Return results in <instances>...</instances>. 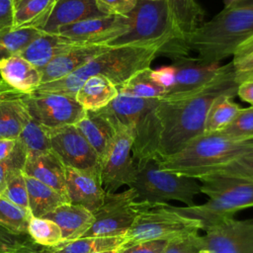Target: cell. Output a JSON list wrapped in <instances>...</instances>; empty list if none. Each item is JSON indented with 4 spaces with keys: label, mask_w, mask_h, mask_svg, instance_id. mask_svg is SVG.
<instances>
[{
    "label": "cell",
    "mask_w": 253,
    "mask_h": 253,
    "mask_svg": "<svg viewBox=\"0 0 253 253\" xmlns=\"http://www.w3.org/2000/svg\"><path fill=\"white\" fill-rule=\"evenodd\" d=\"M74 126L96 151L101 162L116 134L115 126L95 111H87L85 117Z\"/></svg>",
    "instance_id": "24"
},
{
    "label": "cell",
    "mask_w": 253,
    "mask_h": 253,
    "mask_svg": "<svg viewBox=\"0 0 253 253\" xmlns=\"http://www.w3.org/2000/svg\"><path fill=\"white\" fill-rule=\"evenodd\" d=\"M163 253H207L203 236L196 234L168 242Z\"/></svg>",
    "instance_id": "42"
},
{
    "label": "cell",
    "mask_w": 253,
    "mask_h": 253,
    "mask_svg": "<svg viewBox=\"0 0 253 253\" xmlns=\"http://www.w3.org/2000/svg\"><path fill=\"white\" fill-rule=\"evenodd\" d=\"M126 29V16H105L61 27L55 34L73 44H107Z\"/></svg>",
    "instance_id": "16"
},
{
    "label": "cell",
    "mask_w": 253,
    "mask_h": 253,
    "mask_svg": "<svg viewBox=\"0 0 253 253\" xmlns=\"http://www.w3.org/2000/svg\"><path fill=\"white\" fill-rule=\"evenodd\" d=\"M31 213L0 196V227L17 235L28 234Z\"/></svg>",
    "instance_id": "35"
},
{
    "label": "cell",
    "mask_w": 253,
    "mask_h": 253,
    "mask_svg": "<svg viewBox=\"0 0 253 253\" xmlns=\"http://www.w3.org/2000/svg\"><path fill=\"white\" fill-rule=\"evenodd\" d=\"M173 25L185 42L203 24L204 11L196 0H166Z\"/></svg>",
    "instance_id": "27"
},
{
    "label": "cell",
    "mask_w": 253,
    "mask_h": 253,
    "mask_svg": "<svg viewBox=\"0 0 253 253\" xmlns=\"http://www.w3.org/2000/svg\"><path fill=\"white\" fill-rule=\"evenodd\" d=\"M204 231L207 253H253V217L226 218Z\"/></svg>",
    "instance_id": "15"
},
{
    "label": "cell",
    "mask_w": 253,
    "mask_h": 253,
    "mask_svg": "<svg viewBox=\"0 0 253 253\" xmlns=\"http://www.w3.org/2000/svg\"><path fill=\"white\" fill-rule=\"evenodd\" d=\"M134 167V176L128 188L135 191L139 201L151 204L177 201L186 207L196 205L195 197L201 194L199 180L164 170L155 158Z\"/></svg>",
    "instance_id": "8"
},
{
    "label": "cell",
    "mask_w": 253,
    "mask_h": 253,
    "mask_svg": "<svg viewBox=\"0 0 253 253\" xmlns=\"http://www.w3.org/2000/svg\"><path fill=\"white\" fill-rule=\"evenodd\" d=\"M56 0H14L13 29L43 27Z\"/></svg>",
    "instance_id": "28"
},
{
    "label": "cell",
    "mask_w": 253,
    "mask_h": 253,
    "mask_svg": "<svg viewBox=\"0 0 253 253\" xmlns=\"http://www.w3.org/2000/svg\"><path fill=\"white\" fill-rule=\"evenodd\" d=\"M29 116L47 128L75 125L86 110L74 97L54 92H32L20 96Z\"/></svg>",
    "instance_id": "12"
},
{
    "label": "cell",
    "mask_w": 253,
    "mask_h": 253,
    "mask_svg": "<svg viewBox=\"0 0 253 253\" xmlns=\"http://www.w3.org/2000/svg\"><path fill=\"white\" fill-rule=\"evenodd\" d=\"M161 55L158 48L139 46L109 47L64 78L41 84L34 92H54L75 98L78 89L91 76L102 75L117 87L136 72L150 67Z\"/></svg>",
    "instance_id": "3"
},
{
    "label": "cell",
    "mask_w": 253,
    "mask_h": 253,
    "mask_svg": "<svg viewBox=\"0 0 253 253\" xmlns=\"http://www.w3.org/2000/svg\"><path fill=\"white\" fill-rule=\"evenodd\" d=\"M1 197L30 212L27 184L22 169L15 168L9 172L6 180V188Z\"/></svg>",
    "instance_id": "38"
},
{
    "label": "cell",
    "mask_w": 253,
    "mask_h": 253,
    "mask_svg": "<svg viewBox=\"0 0 253 253\" xmlns=\"http://www.w3.org/2000/svg\"><path fill=\"white\" fill-rule=\"evenodd\" d=\"M119 95L117 86L102 75L89 77L78 89L75 99L86 111H98Z\"/></svg>",
    "instance_id": "25"
},
{
    "label": "cell",
    "mask_w": 253,
    "mask_h": 253,
    "mask_svg": "<svg viewBox=\"0 0 253 253\" xmlns=\"http://www.w3.org/2000/svg\"><path fill=\"white\" fill-rule=\"evenodd\" d=\"M231 60L236 73V79L253 72V36L239 44Z\"/></svg>",
    "instance_id": "40"
},
{
    "label": "cell",
    "mask_w": 253,
    "mask_h": 253,
    "mask_svg": "<svg viewBox=\"0 0 253 253\" xmlns=\"http://www.w3.org/2000/svg\"><path fill=\"white\" fill-rule=\"evenodd\" d=\"M45 250L46 248H41V246L37 245L33 240H30L18 250H16L15 253H44Z\"/></svg>",
    "instance_id": "49"
},
{
    "label": "cell",
    "mask_w": 253,
    "mask_h": 253,
    "mask_svg": "<svg viewBox=\"0 0 253 253\" xmlns=\"http://www.w3.org/2000/svg\"><path fill=\"white\" fill-rule=\"evenodd\" d=\"M125 236H90L63 242L54 248H46L49 253H97L121 247Z\"/></svg>",
    "instance_id": "31"
},
{
    "label": "cell",
    "mask_w": 253,
    "mask_h": 253,
    "mask_svg": "<svg viewBox=\"0 0 253 253\" xmlns=\"http://www.w3.org/2000/svg\"><path fill=\"white\" fill-rule=\"evenodd\" d=\"M40 34L41 31L33 28L12 29L0 32V60L20 53Z\"/></svg>",
    "instance_id": "36"
},
{
    "label": "cell",
    "mask_w": 253,
    "mask_h": 253,
    "mask_svg": "<svg viewBox=\"0 0 253 253\" xmlns=\"http://www.w3.org/2000/svg\"><path fill=\"white\" fill-rule=\"evenodd\" d=\"M30 118L20 97H0V139H17Z\"/></svg>",
    "instance_id": "29"
},
{
    "label": "cell",
    "mask_w": 253,
    "mask_h": 253,
    "mask_svg": "<svg viewBox=\"0 0 253 253\" xmlns=\"http://www.w3.org/2000/svg\"><path fill=\"white\" fill-rule=\"evenodd\" d=\"M41 84V71L20 53L0 60V97L30 94Z\"/></svg>",
    "instance_id": "17"
},
{
    "label": "cell",
    "mask_w": 253,
    "mask_h": 253,
    "mask_svg": "<svg viewBox=\"0 0 253 253\" xmlns=\"http://www.w3.org/2000/svg\"><path fill=\"white\" fill-rule=\"evenodd\" d=\"M168 241L150 240L133 243L127 246H121L118 253H163Z\"/></svg>",
    "instance_id": "44"
},
{
    "label": "cell",
    "mask_w": 253,
    "mask_h": 253,
    "mask_svg": "<svg viewBox=\"0 0 253 253\" xmlns=\"http://www.w3.org/2000/svg\"><path fill=\"white\" fill-rule=\"evenodd\" d=\"M150 205L151 203L139 201L131 188L123 192L106 193L103 205L93 213L94 221L83 237L125 236L137 215Z\"/></svg>",
    "instance_id": "10"
},
{
    "label": "cell",
    "mask_w": 253,
    "mask_h": 253,
    "mask_svg": "<svg viewBox=\"0 0 253 253\" xmlns=\"http://www.w3.org/2000/svg\"><path fill=\"white\" fill-rule=\"evenodd\" d=\"M108 46L155 47L161 55L175 60L187 57L189 50L175 30L166 0H138L126 16V31Z\"/></svg>",
    "instance_id": "2"
},
{
    "label": "cell",
    "mask_w": 253,
    "mask_h": 253,
    "mask_svg": "<svg viewBox=\"0 0 253 253\" xmlns=\"http://www.w3.org/2000/svg\"><path fill=\"white\" fill-rule=\"evenodd\" d=\"M28 235L37 245L43 248H54L63 242L59 226L45 217L31 216Z\"/></svg>",
    "instance_id": "34"
},
{
    "label": "cell",
    "mask_w": 253,
    "mask_h": 253,
    "mask_svg": "<svg viewBox=\"0 0 253 253\" xmlns=\"http://www.w3.org/2000/svg\"><path fill=\"white\" fill-rule=\"evenodd\" d=\"M99 8L108 16L126 17L134 8L136 0H96Z\"/></svg>",
    "instance_id": "43"
},
{
    "label": "cell",
    "mask_w": 253,
    "mask_h": 253,
    "mask_svg": "<svg viewBox=\"0 0 253 253\" xmlns=\"http://www.w3.org/2000/svg\"><path fill=\"white\" fill-rule=\"evenodd\" d=\"M75 45L77 44L69 42L57 34L41 32V34L34 39L20 52V54L39 70H42L55 57L66 52Z\"/></svg>",
    "instance_id": "23"
},
{
    "label": "cell",
    "mask_w": 253,
    "mask_h": 253,
    "mask_svg": "<svg viewBox=\"0 0 253 253\" xmlns=\"http://www.w3.org/2000/svg\"><path fill=\"white\" fill-rule=\"evenodd\" d=\"M240 0H225V6H230L232 4H235L237 2H239Z\"/></svg>",
    "instance_id": "51"
},
{
    "label": "cell",
    "mask_w": 253,
    "mask_h": 253,
    "mask_svg": "<svg viewBox=\"0 0 253 253\" xmlns=\"http://www.w3.org/2000/svg\"><path fill=\"white\" fill-rule=\"evenodd\" d=\"M13 253H15V252H13Z\"/></svg>",
    "instance_id": "55"
},
{
    "label": "cell",
    "mask_w": 253,
    "mask_h": 253,
    "mask_svg": "<svg viewBox=\"0 0 253 253\" xmlns=\"http://www.w3.org/2000/svg\"><path fill=\"white\" fill-rule=\"evenodd\" d=\"M134 133L128 126H117L116 134L100 162V180L106 193L129 186L134 176L132 157Z\"/></svg>",
    "instance_id": "13"
},
{
    "label": "cell",
    "mask_w": 253,
    "mask_h": 253,
    "mask_svg": "<svg viewBox=\"0 0 253 253\" xmlns=\"http://www.w3.org/2000/svg\"><path fill=\"white\" fill-rule=\"evenodd\" d=\"M44 253H49V252H47V249H46V250H45V252H44Z\"/></svg>",
    "instance_id": "53"
},
{
    "label": "cell",
    "mask_w": 253,
    "mask_h": 253,
    "mask_svg": "<svg viewBox=\"0 0 253 253\" xmlns=\"http://www.w3.org/2000/svg\"><path fill=\"white\" fill-rule=\"evenodd\" d=\"M218 132L235 140L253 139V106L240 109L231 123Z\"/></svg>",
    "instance_id": "39"
},
{
    "label": "cell",
    "mask_w": 253,
    "mask_h": 253,
    "mask_svg": "<svg viewBox=\"0 0 253 253\" xmlns=\"http://www.w3.org/2000/svg\"><path fill=\"white\" fill-rule=\"evenodd\" d=\"M42 217L51 219L59 226L63 242L83 237L94 221L93 212L71 203L63 204Z\"/></svg>",
    "instance_id": "22"
},
{
    "label": "cell",
    "mask_w": 253,
    "mask_h": 253,
    "mask_svg": "<svg viewBox=\"0 0 253 253\" xmlns=\"http://www.w3.org/2000/svg\"><path fill=\"white\" fill-rule=\"evenodd\" d=\"M239 82L232 62L222 65L216 76L192 92L159 99L156 117L160 135L156 159L174 155L205 131L207 114L221 95L234 97Z\"/></svg>",
    "instance_id": "1"
},
{
    "label": "cell",
    "mask_w": 253,
    "mask_h": 253,
    "mask_svg": "<svg viewBox=\"0 0 253 253\" xmlns=\"http://www.w3.org/2000/svg\"><path fill=\"white\" fill-rule=\"evenodd\" d=\"M109 47L107 44H79L73 46L40 70L42 84L66 77Z\"/></svg>",
    "instance_id": "20"
},
{
    "label": "cell",
    "mask_w": 253,
    "mask_h": 253,
    "mask_svg": "<svg viewBox=\"0 0 253 253\" xmlns=\"http://www.w3.org/2000/svg\"><path fill=\"white\" fill-rule=\"evenodd\" d=\"M232 98L229 95H221L212 102L207 114L204 133L220 131L231 123L240 110Z\"/></svg>",
    "instance_id": "32"
},
{
    "label": "cell",
    "mask_w": 253,
    "mask_h": 253,
    "mask_svg": "<svg viewBox=\"0 0 253 253\" xmlns=\"http://www.w3.org/2000/svg\"><path fill=\"white\" fill-rule=\"evenodd\" d=\"M105 16L96 0H56L41 32L55 34L61 27Z\"/></svg>",
    "instance_id": "19"
},
{
    "label": "cell",
    "mask_w": 253,
    "mask_h": 253,
    "mask_svg": "<svg viewBox=\"0 0 253 253\" xmlns=\"http://www.w3.org/2000/svg\"><path fill=\"white\" fill-rule=\"evenodd\" d=\"M199 181L201 193L209 198L206 203L192 207L168 206L183 215L199 219L203 230L233 217L238 211L253 208V182L223 177H204Z\"/></svg>",
    "instance_id": "7"
},
{
    "label": "cell",
    "mask_w": 253,
    "mask_h": 253,
    "mask_svg": "<svg viewBox=\"0 0 253 253\" xmlns=\"http://www.w3.org/2000/svg\"><path fill=\"white\" fill-rule=\"evenodd\" d=\"M51 150L64 166L100 175V158L74 125L49 128Z\"/></svg>",
    "instance_id": "14"
},
{
    "label": "cell",
    "mask_w": 253,
    "mask_h": 253,
    "mask_svg": "<svg viewBox=\"0 0 253 253\" xmlns=\"http://www.w3.org/2000/svg\"><path fill=\"white\" fill-rule=\"evenodd\" d=\"M253 150V139L235 140L218 131L203 133L174 155L157 159L162 169L200 179Z\"/></svg>",
    "instance_id": "5"
},
{
    "label": "cell",
    "mask_w": 253,
    "mask_h": 253,
    "mask_svg": "<svg viewBox=\"0 0 253 253\" xmlns=\"http://www.w3.org/2000/svg\"><path fill=\"white\" fill-rule=\"evenodd\" d=\"M17 140L27 151V155L45 153L51 150L49 128L41 125L31 117L25 124Z\"/></svg>",
    "instance_id": "33"
},
{
    "label": "cell",
    "mask_w": 253,
    "mask_h": 253,
    "mask_svg": "<svg viewBox=\"0 0 253 253\" xmlns=\"http://www.w3.org/2000/svg\"><path fill=\"white\" fill-rule=\"evenodd\" d=\"M16 145V139L1 138L0 139V162L6 160L13 152Z\"/></svg>",
    "instance_id": "48"
},
{
    "label": "cell",
    "mask_w": 253,
    "mask_h": 253,
    "mask_svg": "<svg viewBox=\"0 0 253 253\" xmlns=\"http://www.w3.org/2000/svg\"><path fill=\"white\" fill-rule=\"evenodd\" d=\"M23 173L66 196L65 166L52 150L27 155Z\"/></svg>",
    "instance_id": "21"
},
{
    "label": "cell",
    "mask_w": 253,
    "mask_h": 253,
    "mask_svg": "<svg viewBox=\"0 0 253 253\" xmlns=\"http://www.w3.org/2000/svg\"><path fill=\"white\" fill-rule=\"evenodd\" d=\"M120 248V247H119ZM119 248H116V249H112V250H106V251H101V252H97V253H118V249Z\"/></svg>",
    "instance_id": "52"
},
{
    "label": "cell",
    "mask_w": 253,
    "mask_h": 253,
    "mask_svg": "<svg viewBox=\"0 0 253 253\" xmlns=\"http://www.w3.org/2000/svg\"><path fill=\"white\" fill-rule=\"evenodd\" d=\"M221 67L219 62L183 57L173 64L152 69V76L165 89L164 97L177 96L203 87L216 76Z\"/></svg>",
    "instance_id": "11"
},
{
    "label": "cell",
    "mask_w": 253,
    "mask_h": 253,
    "mask_svg": "<svg viewBox=\"0 0 253 253\" xmlns=\"http://www.w3.org/2000/svg\"><path fill=\"white\" fill-rule=\"evenodd\" d=\"M245 80H253V72L252 73H249V74H246L244 76H241L237 79V81L240 83L242 81H245Z\"/></svg>",
    "instance_id": "50"
},
{
    "label": "cell",
    "mask_w": 253,
    "mask_h": 253,
    "mask_svg": "<svg viewBox=\"0 0 253 253\" xmlns=\"http://www.w3.org/2000/svg\"><path fill=\"white\" fill-rule=\"evenodd\" d=\"M117 88L119 94L142 99H162L166 95L165 89L153 78L150 67L136 72Z\"/></svg>",
    "instance_id": "30"
},
{
    "label": "cell",
    "mask_w": 253,
    "mask_h": 253,
    "mask_svg": "<svg viewBox=\"0 0 253 253\" xmlns=\"http://www.w3.org/2000/svg\"><path fill=\"white\" fill-rule=\"evenodd\" d=\"M158 101L159 99H142L119 94L106 107L95 111L108 119L115 128L121 126L133 129L134 165L157 157L160 135L156 117Z\"/></svg>",
    "instance_id": "6"
},
{
    "label": "cell",
    "mask_w": 253,
    "mask_h": 253,
    "mask_svg": "<svg viewBox=\"0 0 253 253\" xmlns=\"http://www.w3.org/2000/svg\"><path fill=\"white\" fill-rule=\"evenodd\" d=\"M25 179L28 190L29 211L32 216L42 217L63 204L69 203L66 196L53 188L27 175H25Z\"/></svg>",
    "instance_id": "26"
},
{
    "label": "cell",
    "mask_w": 253,
    "mask_h": 253,
    "mask_svg": "<svg viewBox=\"0 0 253 253\" xmlns=\"http://www.w3.org/2000/svg\"><path fill=\"white\" fill-rule=\"evenodd\" d=\"M237 96L244 102L253 106V80H245L239 83L237 88Z\"/></svg>",
    "instance_id": "47"
},
{
    "label": "cell",
    "mask_w": 253,
    "mask_h": 253,
    "mask_svg": "<svg viewBox=\"0 0 253 253\" xmlns=\"http://www.w3.org/2000/svg\"><path fill=\"white\" fill-rule=\"evenodd\" d=\"M65 187L69 203L81 206L93 213L100 209L106 197L99 174L67 166Z\"/></svg>",
    "instance_id": "18"
},
{
    "label": "cell",
    "mask_w": 253,
    "mask_h": 253,
    "mask_svg": "<svg viewBox=\"0 0 253 253\" xmlns=\"http://www.w3.org/2000/svg\"><path fill=\"white\" fill-rule=\"evenodd\" d=\"M14 0H0V32L13 29Z\"/></svg>",
    "instance_id": "46"
},
{
    "label": "cell",
    "mask_w": 253,
    "mask_h": 253,
    "mask_svg": "<svg viewBox=\"0 0 253 253\" xmlns=\"http://www.w3.org/2000/svg\"><path fill=\"white\" fill-rule=\"evenodd\" d=\"M204 177H223L253 182V150L225 165L211 170L201 178Z\"/></svg>",
    "instance_id": "37"
},
{
    "label": "cell",
    "mask_w": 253,
    "mask_h": 253,
    "mask_svg": "<svg viewBox=\"0 0 253 253\" xmlns=\"http://www.w3.org/2000/svg\"><path fill=\"white\" fill-rule=\"evenodd\" d=\"M202 222L183 215L169 208L168 204H151L135 218L125 235L122 246L150 240L173 241L199 234Z\"/></svg>",
    "instance_id": "9"
},
{
    "label": "cell",
    "mask_w": 253,
    "mask_h": 253,
    "mask_svg": "<svg viewBox=\"0 0 253 253\" xmlns=\"http://www.w3.org/2000/svg\"><path fill=\"white\" fill-rule=\"evenodd\" d=\"M27 158V151L23 144L16 139V145L12 154L4 161L0 162V196L3 195L6 188V180L12 169L24 168Z\"/></svg>",
    "instance_id": "41"
},
{
    "label": "cell",
    "mask_w": 253,
    "mask_h": 253,
    "mask_svg": "<svg viewBox=\"0 0 253 253\" xmlns=\"http://www.w3.org/2000/svg\"><path fill=\"white\" fill-rule=\"evenodd\" d=\"M253 36V0H240L203 23L186 42L198 59L219 62L232 55L239 44Z\"/></svg>",
    "instance_id": "4"
},
{
    "label": "cell",
    "mask_w": 253,
    "mask_h": 253,
    "mask_svg": "<svg viewBox=\"0 0 253 253\" xmlns=\"http://www.w3.org/2000/svg\"><path fill=\"white\" fill-rule=\"evenodd\" d=\"M136 1H138V0H136Z\"/></svg>",
    "instance_id": "54"
},
{
    "label": "cell",
    "mask_w": 253,
    "mask_h": 253,
    "mask_svg": "<svg viewBox=\"0 0 253 253\" xmlns=\"http://www.w3.org/2000/svg\"><path fill=\"white\" fill-rule=\"evenodd\" d=\"M30 240V237L13 234L0 227V253H13Z\"/></svg>",
    "instance_id": "45"
}]
</instances>
